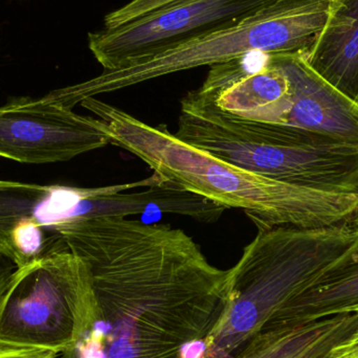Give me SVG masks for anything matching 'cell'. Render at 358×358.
<instances>
[{
  "label": "cell",
  "instance_id": "cell-1",
  "mask_svg": "<svg viewBox=\"0 0 358 358\" xmlns=\"http://www.w3.org/2000/svg\"><path fill=\"white\" fill-rule=\"evenodd\" d=\"M69 248L90 267L94 302L60 358H185L229 303V269L182 229L130 217H83Z\"/></svg>",
  "mask_w": 358,
  "mask_h": 358
},
{
  "label": "cell",
  "instance_id": "cell-2",
  "mask_svg": "<svg viewBox=\"0 0 358 358\" xmlns=\"http://www.w3.org/2000/svg\"><path fill=\"white\" fill-rule=\"evenodd\" d=\"M80 105L105 124L111 144L192 193L225 208H241L258 229H322L358 213V194L317 191L263 178L182 142L167 126L149 125L96 96Z\"/></svg>",
  "mask_w": 358,
  "mask_h": 358
},
{
  "label": "cell",
  "instance_id": "cell-3",
  "mask_svg": "<svg viewBox=\"0 0 358 358\" xmlns=\"http://www.w3.org/2000/svg\"><path fill=\"white\" fill-rule=\"evenodd\" d=\"M179 140L273 180L317 191L358 194V144L221 110L200 88L180 102Z\"/></svg>",
  "mask_w": 358,
  "mask_h": 358
},
{
  "label": "cell",
  "instance_id": "cell-4",
  "mask_svg": "<svg viewBox=\"0 0 358 358\" xmlns=\"http://www.w3.org/2000/svg\"><path fill=\"white\" fill-rule=\"evenodd\" d=\"M357 215L322 229H259L229 269L225 315L189 358H236L269 320L357 239Z\"/></svg>",
  "mask_w": 358,
  "mask_h": 358
},
{
  "label": "cell",
  "instance_id": "cell-5",
  "mask_svg": "<svg viewBox=\"0 0 358 358\" xmlns=\"http://www.w3.org/2000/svg\"><path fill=\"white\" fill-rule=\"evenodd\" d=\"M331 0H282L237 27L187 42L145 62L58 90L71 107L84 99L195 67L213 66L252 52L300 55L313 52L330 13Z\"/></svg>",
  "mask_w": 358,
  "mask_h": 358
},
{
  "label": "cell",
  "instance_id": "cell-6",
  "mask_svg": "<svg viewBox=\"0 0 358 358\" xmlns=\"http://www.w3.org/2000/svg\"><path fill=\"white\" fill-rule=\"evenodd\" d=\"M94 302L90 267L73 250L16 268L0 301V344L61 355L81 336Z\"/></svg>",
  "mask_w": 358,
  "mask_h": 358
},
{
  "label": "cell",
  "instance_id": "cell-7",
  "mask_svg": "<svg viewBox=\"0 0 358 358\" xmlns=\"http://www.w3.org/2000/svg\"><path fill=\"white\" fill-rule=\"evenodd\" d=\"M282 0H182L127 24L88 34L104 71H119L237 27Z\"/></svg>",
  "mask_w": 358,
  "mask_h": 358
},
{
  "label": "cell",
  "instance_id": "cell-8",
  "mask_svg": "<svg viewBox=\"0 0 358 358\" xmlns=\"http://www.w3.org/2000/svg\"><path fill=\"white\" fill-rule=\"evenodd\" d=\"M111 144L98 117L73 113L52 94L0 107V157L21 164L63 163Z\"/></svg>",
  "mask_w": 358,
  "mask_h": 358
},
{
  "label": "cell",
  "instance_id": "cell-9",
  "mask_svg": "<svg viewBox=\"0 0 358 358\" xmlns=\"http://www.w3.org/2000/svg\"><path fill=\"white\" fill-rule=\"evenodd\" d=\"M78 210L81 216L87 218L161 213L213 223L221 218L227 208L153 172L150 178L134 182L84 187Z\"/></svg>",
  "mask_w": 358,
  "mask_h": 358
},
{
  "label": "cell",
  "instance_id": "cell-10",
  "mask_svg": "<svg viewBox=\"0 0 358 358\" xmlns=\"http://www.w3.org/2000/svg\"><path fill=\"white\" fill-rule=\"evenodd\" d=\"M285 76L289 111L284 125L358 144V104L320 77L300 55H266Z\"/></svg>",
  "mask_w": 358,
  "mask_h": 358
},
{
  "label": "cell",
  "instance_id": "cell-11",
  "mask_svg": "<svg viewBox=\"0 0 358 358\" xmlns=\"http://www.w3.org/2000/svg\"><path fill=\"white\" fill-rule=\"evenodd\" d=\"M357 231L352 245L265 326L300 325L332 315L358 313V213Z\"/></svg>",
  "mask_w": 358,
  "mask_h": 358
},
{
  "label": "cell",
  "instance_id": "cell-12",
  "mask_svg": "<svg viewBox=\"0 0 358 358\" xmlns=\"http://www.w3.org/2000/svg\"><path fill=\"white\" fill-rule=\"evenodd\" d=\"M305 61L358 104V0H331L324 31Z\"/></svg>",
  "mask_w": 358,
  "mask_h": 358
},
{
  "label": "cell",
  "instance_id": "cell-13",
  "mask_svg": "<svg viewBox=\"0 0 358 358\" xmlns=\"http://www.w3.org/2000/svg\"><path fill=\"white\" fill-rule=\"evenodd\" d=\"M357 321V313H342L300 325L264 326L236 358H323Z\"/></svg>",
  "mask_w": 358,
  "mask_h": 358
},
{
  "label": "cell",
  "instance_id": "cell-14",
  "mask_svg": "<svg viewBox=\"0 0 358 358\" xmlns=\"http://www.w3.org/2000/svg\"><path fill=\"white\" fill-rule=\"evenodd\" d=\"M323 358H358V321L355 329L346 338L334 345Z\"/></svg>",
  "mask_w": 358,
  "mask_h": 358
},
{
  "label": "cell",
  "instance_id": "cell-15",
  "mask_svg": "<svg viewBox=\"0 0 358 358\" xmlns=\"http://www.w3.org/2000/svg\"><path fill=\"white\" fill-rule=\"evenodd\" d=\"M0 358H60L52 351L0 344Z\"/></svg>",
  "mask_w": 358,
  "mask_h": 358
},
{
  "label": "cell",
  "instance_id": "cell-16",
  "mask_svg": "<svg viewBox=\"0 0 358 358\" xmlns=\"http://www.w3.org/2000/svg\"><path fill=\"white\" fill-rule=\"evenodd\" d=\"M15 271H16V266L8 259L0 256V301L8 289Z\"/></svg>",
  "mask_w": 358,
  "mask_h": 358
}]
</instances>
